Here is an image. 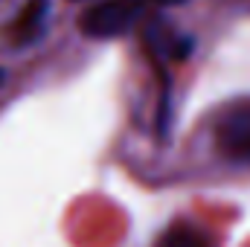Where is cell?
I'll return each mask as SVG.
<instances>
[{
    "instance_id": "obj_1",
    "label": "cell",
    "mask_w": 250,
    "mask_h": 247,
    "mask_svg": "<svg viewBox=\"0 0 250 247\" xmlns=\"http://www.w3.org/2000/svg\"><path fill=\"white\" fill-rule=\"evenodd\" d=\"M140 15H143V0H102L82 15L79 29L87 38H117L137 23Z\"/></svg>"
},
{
    "instance_id": "obj_2",
    "label": "cell",
    "mask_w": 250,
    "mask_h": 247,
    "mask_svg": "<svg viewBox=\"0 0 250 247\" xmlns=\"http://www.w3.org/2000/svg\"><path fill=\"white\" fill-rule=\"evenodd\" d=\"M218 151L233 163H250V102L230 108L215 128Z\"/></svg>"
},
{
    "instance_id": "obj_3",
    "label": "cell",
    "mask_w": 250,
    "mask_h": 247,
    "mask_svg": "<svg viewBox=\"0 0 250 247\" xmlns=\"http://www.w3.org/2000/svg\"><path fill=\"white\" fill-rule=\"evenodd\" d=\"M148 47L154 56H166V59H175V62H184L192 50V38L187 35H175V29H169L166 23H151L148 26Z\"/></svg>"
},
{
    "instance_id": "obj_4",
    "label": "cell",
    "mask_w": 250,
    "mask_h": 247,
    "mask_svg": "<svg viewBox=\"0 0 250 247\" xmlns=\"http://www.w3.org/2000/svg\"><path fill=\"white\" fill-rule=\"evenodd\" d=\"M154 247H215V242L201 227H195L189 221H175L160 233Z\"/></svg>"
},
{
    "instance_id": "obj_5",
    "label": "cell",
    "mask_w": 250,
    "mask_h": 247,
    "mask_svg": "<svg viewBox=\"0 0 250 247\" xmlns=\"http://www.w3.org/2000/svg\"><path fill=\"white\" fill-rule=\"evenodd\" d=\"M44 15H47V0H35V6H29L18 26H15V35H18V44H29L32 38L41 35V23H44Z\"/></svg>"
},
{
    "instance_id": "obj_6",
    "label": "cell",
    "mask_w": 250,
    "mask_h": 247,
    "mask_svg": "<svg viewBox=\"0 0 250 247\" xmlns=\"http://www.w3.org/2000/svg\"><path fill=\"white\" fill-rule=\"evenodd\" d=\"M160 3H181V0H160Z\"/></svg>"
},
{
    "instance_id": "obj_7",
    "label": "cell",
    "mask_w": 250,
    "mask_h": 247,
    "mask_svg": "<svg viewBox=\"0 0 250 247\" xmlns=\"http://www.w3.org/2000/svg\"><path fill=\"white\" fill-rule=\"evenodd\" d=\"M3 76H6V73H3V70H0V82H3Z\"/></svg>"
}]
</instances>
